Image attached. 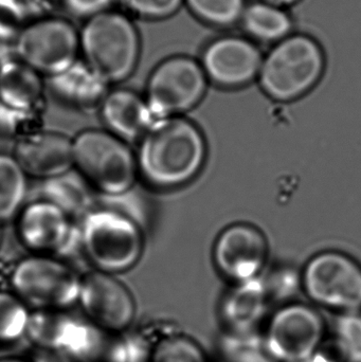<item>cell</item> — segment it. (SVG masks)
Here are the masks:
<instances>
[{"instance_id": "10", "label": "cell", "mask_w": 361, "mask_h": 362, "mask_svg": "<svg viewBox=\"0 0 361 362\" xmlns=\"http://www.w3.org/2000/svg\"><path fill=\"white\" fill-rule=\"evenodd\" d=\"M208 78L201 64L175 57L159 64L148 78L146 101L155 121L182 116L205 95Z\"/></svg>"}, {"instance_id": "13", "label": "cell", "mask_w": 361, "mask_h": 362, "mask_svg": "<svg viewBox=\"0 0 361 362\" xmlns=\"http://www.w3.org/2000/svg\"><path fill=\"white\" fill-rule=\"evenodd\" d=\"M263 59L260 49L249 40L227 36L206 48L201 66L208 80L214 84L237 88L259 78Z\"/></svg>"}, {"instance_id": "11", "label": "cell", "mask_w": 361, "mask_h": 362, "mask_svg": "<svg viewBox=\"0 0 361 362\" xmlns=\"http://www.w3.org/2000/svg\"><path fill=\"white\" fill-rule=\"evenodd\" d=\"M78 302L86 320L110 334L126 331L135 319L131 291L112 274L99 270L82 279Z\"/></svg>"}, {"instance_id": "24", "label": "cell", "mask_w": 361, "mask_h": 362, "mask_svg": "<svg viewBox=\"0 0 361 362\" xmlns=\"http://www.w3.org/2000/svg\"><path fill=\"white\" fill-rule=\"evenodd\" d=\"M332 340L341 362H361V312L337 314Z\"/></svg>"}, {"instance_id": "8", "label": "cell", "mask_w": 361, "mask_h": 362, "mask_svg": "<svg viewBox=\"0 0 361 362\" xmlns=\"http://www.w3.org/2000/svg\"><path fill=\"white\" fill-rule=\"evenodd\" d=\"M81 281L63 262L38 255L19 262L11 276L15 295L36 310H64L73 305Z\"/></svg>"}, {"instance_id": "2", "label": "cell", "mask_w": 361, "mask_h": 362, "mask_svg": "<svg viewBox=\"0 0 361 362\" xmlns=\"http://www.w3.org/2000/svg\"><path fill=\"white\" fill-rule=\"evenodd\" d=\"M140 36L125 13L110 10L85 21L80 31L82 61L110 86L129 78L140 57Z\"/></svg>"}, {"instance_id": "29", "label": "cell", "mask_w": 361, "mask_h": 362, "mask_svg": "<svg viewBox=\"0 0 361 362\" xmlns=\"http://www.w3.org/2000/svg\"><path fill=\"white\" fill-rule=\"evenodd\" d=\"M114 4L116 0H61L64 8L70 16L84 21L112 10Z\"/></svg>"}, {"instance_id": "1", "label": "cell", "mask_w": 361, "mask_h": 362, "mask_svg": "<svg viewBox=\"0 0 361 362\" xmlns=\"http://www.w3.org/2000/svg\"><path fill=\"white\" fill-rule=\"evenodd\" d=\"M207 142L199 127L182 116L155 121L141 138L138 170L159 189L190 182L203 170Z\"/></svg>"}, {"instance_id": "14", "label": "cell", "mask_w": 361, "mask_h": 362, "mask_svg": "<svg viewBox=\"0 0 361 362\" xmlns=\"http://www.w3.org/2000/svg\"><path fill=\"white\" fill-rule=\"evenodd\" d=\"M17 229L23 244L38 255L66 252L76 240L71 217L46 199L21 210Z\"/></svg>"}, {"instance_id": "6", "label": "cell", "mask_w": 361, "mask_h": 362, "mask_svg": "<svg viewBox=\"0 0 361 362\" xmlns=\"http://www.w3.org/2000/svg\"><path fill=\"white\" fill-rule=\"evenodd\" d=\"M326 335L322 315L309 304L288 302L266 321L261 333L273 362H309L320 352Z\"/></svg>"}, {"instance_id": "17", "label": "cell", "mask_w": 361, "mask_h": 362, "mask_svg": "<svg viewBox=\"0 0 361 362\" xmlns=\"http://www.w3.org/2000/svg\"><path fill=\"white\" fill-rule=\"evenodd\" d=\"M42 74L15 55L0 61V106L11 114L35 112L44 98Z\"/></svg>"}, {"instance_id": "7", "label": "cell", "mask_w": 361, "mask_h": 362, "mask_svg": "<svg viewBox=\"0 0 361 362\" xmlns=\"http://www.w3.org/2000/svg\"><path fill=\"white\" fill-rule=\"evenodd\" d=\"M301 287L315 305L337 314L361 312V263L341 251H324L307 262Z\"/></svg>"}, {"instance_id": "12", "label": "cell", "mask_w": 361, "mask_h": 362, "mask_svg": "<svg viewBox=\"0 0 361 362\" xmlns=\"http://www.w3.org/2000/svg\"><path fill=\"white\" fill-rule=\"evenodd\" d=\"M268 243L256 226L233 223L223 230L214 244L213 259L224 278L235 284L262 276Z\"/></svg>"}, {"instance_id": "20", "label": "cell", "mask_w": 361, "mask_h": 362, "mask_svg": "<svg viewBox=\"0 0 361 362\" xmlns=\"http://www.w3.org/2000/svg\"><path fill=\"white\" fill-rule=\"evenodd\" d=\"M84 322L64 310H37L30 315L25 336L40 350L67 355L76 344Z\"/></svg>"}, {"instance_id": "21", "label": "cell", "mask_w": 361, "mask_h": 362, "mask_svg": "<svg viewBox=\"0 0 361 362\" xmlns=\"http://www.w3.org/2000/svg\"><path fill=\"white\" fill-rule=\"evenodd\" d=\"M91 187L78 172L69 171L46 180L44 199L61 208L70 217L86 216L93 208Z\"/></svg>"}, {"instance_id": "31", "label": "cell", "mask_w": 361, "mask_h": 362, "mask_svg": "<svg viewBox=\"0 0 361 362\" xmlns=\"http://www.w3.org/2000/svg\"><path fill=\"white\" fill-rule=\"evenodd\" d=\"M264 1L268 2V4H275V6H290V4H294L295 2L298 1V0H264Z\"/></svg>"}, {"instance_id": "15", "label": "cell", "mask_w": 361, "mask_h": 362, "mask_svg": "<svg viewBox=\"0 0 361 362\" xmlns=\"http://www.w3.org/2000/svg\"><path fill=\"white\" fill-rule=\"evenodd\" d=\"M14 157L27 175L52 180L71 171L73 144L61 134H31L17 142Z\"/></svg>"}, {"instance_id": "26", "label": "cell", "mask_w": 361, "mask_h": 362, "mask_svg": "<svg viewBox=\"0 0 361 362\" xmlns=\"http://www.w3.org/2000/svg\"><path fill=\"white\" fill-rule=\"evenodd\" d=\"M148 362H209L205 351L191 338L169 335L161 338L150 351Z\"/></svg>"}, {"instance_id": "33", "label": "cell", "mask_w": 361, "mask_h": 362, "mask_svg": "<svg viewBox=\"0 0 361 362\" xmlns=\"http://www.w3.org/2000/svg\"><path fill=\"white\" fill-rule=\"evenodd\" d=\"M0 238H1V231H0Z\"/></svg>"}, {"instance_id": "25", "label": "cell", "mask_w": 361, "mask_h": 362, "mask_svg": "<svg viewBox=\"0 0 361 362\" xmlns=\"http://www.w3.org/2000/svg\"><path fill=\"white\" fill-rule=\"evenodd\" d=\"M31 313L15 293L0 291V344L17 341L27 334Z\"/></svg>"}, {"instance_id": "28", "label": "cell", "mask_w": 361, "mask_h": 362, "mask_svg": "<svg viewBox=\"0 0 361 362\" xmlns=\"http://www.w3.org/2000/svg\"><path fill=\"white\" fill-rule=\"evenodd\" d=\"M184 0H116L125 11L148 19H161L177 12Z\"/></svg>"}, {"instance_id": "9", "label": "cell", "mask_w": 361, "mask_h": 362, "mask_svg": "<svg viewBox=\"0 0 361 362\" xmlns=\"http://www.w3.org/2000/svg\"><path fill=\"white\" fill-rule=\"evenodd\" d=\"M80 54V32L67 19L52 15L28 25L14 49L17 59L48 78L71 67Z\"/></svg>"}, {"instance_id": "22", "label": "cell", "mask_w": 361, "mask_h": 362, "mask_svg": "<svg viewBox=\"0 0 361 362\" xmlns=\"http://www.w3.org/2000/svg\"><path fill=\"white\" fill-rule=\"evenodd\" d=\"M244 29L254 40L279 42L290 35L292 19L281 8L268 2H256L246 6L242 16Z\"/></svg>"}, {"instance_id": "32", "label": "cell", "mask_w": 361, "mask_h": 362, "mask_svg": "<svg viewBox=\"0 0 361 362\" xmlns=\"http://www.w3.org/2000/svg\"><path fill=\"white\" fill-rule=\"evenodd\" d=\"M0 362H34V361H27V359L20 358V357H2V358H0Z\"/></svg>"}, {"instance_id": "19", "label": "cell", "mask_w": 361, "mask_h": 362, "mask_svg": "<svg viewBox=\"0 0 361 362\" xmlns=\"http://www.w3.org/2000/svg\"><path fill=\"white\" fill-rule=\"evenodd\" d=\"M48 78L53 95L81 112H91L100 110L110 93L108 85L82 59H78L61 74Z\"/></svg>"}, {"instance_id": "5", "label": "cell", "mask_w": 361, "mask_h": 362, "mask_svg": "<svg viewBox=\"0 0 361 362\" xmlns=\"http://www.w3.org/2000/svg\"><path fill=\"white\" fill-rule=\"evenodd\" d=\"M73 167L91 189L106 197L131 191L138 172L137 157L124 140L108 132L88 129L72 140Z\"/></svg>"}, {"instance_id": "30", "label": "cell", "mask_w": 361, "mask_h": 362, "mask_svg": "<svg viewBox=\"0 0 361 362\" xmlns=\"http://www.w3.org/2000/svg\"><path fill=\"white\" fill-rule=\"evenodd\" d=\"M34 362H76L70 358L65 353L57 352V351L40 350Z\"/></svg>"}, {"instance_id": "18", "label": "cell", "mask_w": 361, "mask_h": 362, "mask_svg": "<svg viewBox=\"0 0 361 362\" xmlns=\"http://www.w3.org/2000/svg\"><path fill=\"white\" fill-rule=\"evenodd\" d=\"M100 110L112 134L123 140L141 139L155 122L146 98L129 89L110 91Z\"/></svg>"}, {"instance_id": "23", "label": "cell", "mask_w": 361, "mask_h": 362, "mask_svg": "<svg viewBox=\"0 0 361 362\" xmlns=\"http://www.w3.org/2000/svg\"><path fill=\"white\" fill-rule=\"evenodd\" d=\"M27 195V174L14 156L0 154V221L21 212Z\"/></svg>"}, {"instance_id": "34", "label": "cell", "mask_w": 361, "mask_h": 362, "mask_svg": "<svg viewBox=\"0 0 361 362\" xmlns=\"http://www.w3.org/2000/svg\"><path fill=\"white\" fill-rule=\"evenodd\" d=\"M309 362H312V361H309Z\"/></svg>"}, {"instance_id": "3", "label": "cell", "mask_w": 361, "mask_h": 362, "mask_svg": "<svg viewBox=\"0 0 361 362\" xmlns=\"http://www.w3.org/2000/svg\"><path fill=\"white\" fill-rule=\"evenodd\" d=\"M78 238L89 261L106 274L129 270L143 250V234L138 221L112 206L93 209L84 216Z\"/></svg>"}, {"instance_id": "27", "label": "cell", "mask_w": 361, "mask_h": 362, "mask_svg": "<svg viewBox=\"0 0 361 362\" xmlns=\"http://www.w3.org/2000/svg\"><path fill=\"white\" fill-rule=\"evenodd\" d=\"M190 10L201 21L228 27L242 19L245 0H186Z\"/></svg>"}, {"instance_id": "16", "label": "cell", "mask_w": 361, "mask_h": 362, "mask_svg": "<svg viewBox=\"0 0 361 362\" xmlns=\"http://www.w3.org/2000/svg\"><path fill=\"white\" fill-rule=\"evenodd\" d=\"M271 300V293L263 276L233 284L220 305V321L227 333L258 332L266 318Z\"/></svg>"}, {"instance_id": "4", "label": "cell", "mask_w": 361, "mask_h": 362, "mask_svg": "<svg viewBox=\"0 0 361 362\" xmlns=\"http://www.w3.org/2000/svg\"><path fill=\"white\" fill-rule=\"evenodd\" d=\"M324 65V51L315 40L303 34L290 35L264 57L259 81L271 99L292 102L316 86Z\"/></svg>"}]
</instances>
